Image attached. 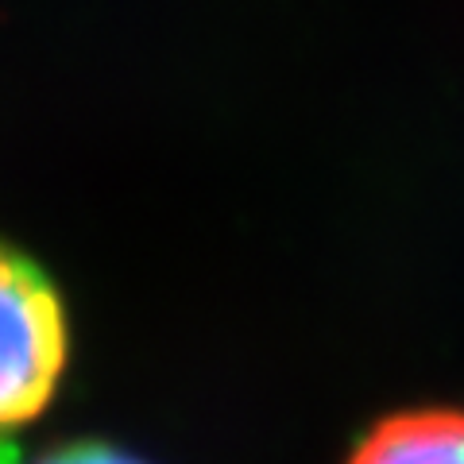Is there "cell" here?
Instances as JSON below:
<instances>
[{
    "mask_svg": "<svg viewBox=\"0 0 464 464\" xmlns=\"http://www.w3.org/2000/svg\"><path fill=\"white\" fill-rule=\"evenodd\" d=\"M344 464H464V406H402L353 445Z\"/></svg>",
    "mask_w": 464,
    "mask_h": 464,
    "instance_id": "7a4b0ae2",
    "label": "cell"
},
{
    "mask_svg": "<svg viewBox=\"0 0 464 464\" xmlns=\"http://www.w3.org/2000/svg\"><path fill=\"white\" fill-rule=\"evenodd\" d=\"M35 464H143L136 457L121 453V449H109V445H93V441H82V445H66V449H54V453L39 457Z\"/></svg>",
    "mask_w": 464,
    "mask_h": 464,
    "instance_id": "3957f363",
    "label": "cell"
},
{
    "mask_svg": "<svg viewBox=\"0 0 464 464\" xmlns=\"http://www.w3.org/2000/svg\"><path fill=\"white\" fill-rule=\"evenodd\" d=\"M70 368L66 302L35 259L0 240V449L54 402Z\"/></svg>",
    "mask_w": 464,
    "mask_h": 464,
    "instance_id": "6da1fadb",
    "label": "cell"
}]
</instances>
